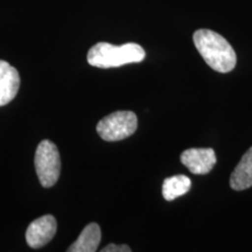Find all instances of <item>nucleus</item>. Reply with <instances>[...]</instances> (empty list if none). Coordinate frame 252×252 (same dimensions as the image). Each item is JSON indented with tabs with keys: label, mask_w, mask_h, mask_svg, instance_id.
<instances>
[{
	"label": "nucleus",
	"mask_w": 252,
	"mask_h": 252,
	"mask_svg": "<svg viewBox=\"0 0 252 252\" xmlns=\"http://www.w3.org/2000/svg\"><path fill=\"white\" fill-rule=\"evenodd\" d=\"M194 45L210 68L219 72L234 70L237 56L222 35L210 30H198L193 35Z\"/></svg>",
	"instance_id": "obj_1"
},
{
	"label": "nucleus",
	"mask_w": 252,
	"mask_h": 252,
	"mask_svg": "<svg viewBox=\"0 0 252 252\" xmlns=\"http://www.w3.org/2000/svg\"><path fill=\"white\" fill-rule=\"evenodd\" d=\"M145 56L144 48L137 43L115 46L108 42H98L88 53V63L96 68H117L128 63H139Z\"/></svg>",
	"instance_id": "obj_2"
},
{
	"label": "nucleus",
	"mask_w": 252,
	"mask_h": 252,
	"mask_svg": "<svg viewBox=\"0 0 252 252\" xmlns=\"http://www.w3.org/2000/svg\"><path fill=\"white\" fill-rule=\"evenodd\" d=\"M34 162L41 185L45 188L53 187L61 173V158L56 145L50 140L41 141L36 149Z\"/></svg>",
	"instance_id": "obj_3"
},
{
	"label": "nucleus",
	"mask_w": 252,
	"mask_h": 252,
	"mask_svg": "<svg viewBox=\"0 0 252 252\" xmlns=\"http://www.w3.org/2000/svg\"><path fill=\"white\" fill-rule=\"evenodd\" d=\"M138 127V118L132 111H117L100 119L97 133L105 141H119L130 137Z\"/></svg>",
	"instance_id": "obj_4"
},
{
	"label": "nucleus",
	"mask_w": 252,
	"mask_h": 252,
	"mask_svg": "<svg viewBox=\"0 0 252 252\" xmlns=\"http://www.w3.org/2000/svg\"><path fill=\"white\" fill-rule=\"evenodd\" d=\"M56 220L52 215H45L34 220L26 231L27 244L32 249H39L48 244L56 234Z\"/></svg>",
	"instance_id": "obj_5"
},
{
	"label": "nucleus",
	"mask_w": 252,
	"mask_h": 252,
	"mask_svg": "<svg viewBox=\"0 0 252 252\" xmlns=\"http://www.w3.org/2000/svg\"><path fill=\"white\" fill-rule=\"evenodd\" d=\"M181 162L194 174H208L216 165V154L213 149H189L182 152Z\"/></svg>",
	"instance_id": "obj_6"
},
{
	"label": "nucleus",
	"mask_w": 252,
	"mask_h": 252,
	"mask_svg": "<svg viewBox=\"0 0 252 252\" xmlns=\"http://www.w3.org/2000/svg\"><path fill=\"white\" fill-rule=\"evenodd\" d=\"M20 87V76L8 62L0 60V106L12 102Z\"/></svg>",
	"instance_id": "obj_7"
},
{
	"label": "nucleus",
	"mask_w": 252,
	"mask_h": 252,
	"mask_svg": "<svg viewBox=\"0 0 252 252\" xmlns=\"http://www.w3.org/2000/svg\"><path fill=\"white\" fill-rule=\"evenodd\" d=\"M230 187L234 190H245L252 187V147H250L230 176Z\"/></svg>",
	"instance_id": "obj_8"
},
{
	"label": "nucleus",
	"mask_w": 252,
	"mask_h": 252,
	"mask_svg": "<svg viewBox=\"0 0 252 252\" xmlns=\"http://www.w3.org/2000/svg\"><path fill=\"white\" fill-rule=\"evenodd\" d=\"M102 232L97 223H90L82 230L74 244L68 249L69 252H94L98 248Z\"/></svg>",
	"instance_id": "obj_9"
},
{
	"label": "nucleus",
	"mask_w": 252,
	"mask_h": 252,
	"mask_svg": "<svg viewBox=\"0 0 252 252\" xmlns=\"http://www.w3.org/2000/svg\"><path fill=\"white\" fill-rule=\"evenodd\" d=\"M190 186V179L186 175H174L167 178L162 184V196L166 201H173L187 194Z\"/></svg>",
	"instance_id": "obj_10"
},
{
	"label": "nucleus",
	"mask_w": 252,
	"mask_h": 252,
	"mask_svg": "<svg viewBox=\"0 0 252 252\" xmlns=\"http://www.w3.org/2000/svg\"><path fill=\"white\" fill-rule=\"evenodd\" d=\"M103 252H131V248L127 245H117V244H109L105 248L102 249Z\"/></svg>",
	"instance_id": "obj_11"
}]
</instances>
